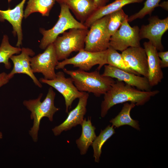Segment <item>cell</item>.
I'll list each match as a JSON object with an SVG mask.
<instances>
[{
	"mask_svg": "<svg viewBox=\"0 0 168 168\" xmlns=\"http://www.w3.org/2000/svg\"><path fill=\"white\" fill-rule=\"evenodd\" d=\"M159 92L157 90L141 91L117 80L104 94L101 105V116L105 117L111 107L119 104L130 102L136 105H143Z\"/></svg>",
	"mask_w": 168,
	"mask_h": 168,
	"instance_id": "obj_1",
	"label": "cell"
},
{
	"mask_svg": "<svg viewBox=\"0 0 168 168\" xmlns=\"http://www.w3.org/2000/svg\"><path fill=\"white\" fill-rule=\"evenodd\" d=\"M63 72L70 75L75 86L80 91L93 93L96 97L104 94L115 81L110 77L103 76L96 70L90 72L80 70Z\"/></svg>",
	"mask_w": 168,
	"mask_h": 168,
	"instance_id": "obj_2",
	"label": "cell"
},
{
	"mask_svg": "<svg viewBox=\"0 0 168 168\" xmlns=\"http://www.w3.org/2000/svg\"><path fill=\"white\" fill-rule=\"evenodd\" d=\"M42 95V94H40L37 99L24 100L23 102V105L31 112V119L34 120L33 126L29 133L35 142L37 140L39 125L42 118L47 117L52 121L54 114L59 110L54 105L55 93L52 87L49 89L46 97L41 102Z\"/></svg>",
	"mask_w": 168,
	"mask_h": 168,
	"instance_id": "obj_3",
	"label": "cell"
},
{
	"mask_svg": "<svg viewBox=\"0 0 168 168\" xmlns=\"http://www.w3.org/2000/svg\"><path fill=\"white\" fill-rule=\"evenodd\" d=\"M69 30L63 33L62 36H58L53 43L58 60L67 58L72 52L79 51L84 48L88 29Z\"/></svg>",
	"mask_w": 168,
	"mask_h": 168,
	"instance_id": "obj_4",
	"label": "cell"
},
{
	"mask_svg": "<svg viewBox=\"0 0 168 168\" xmlns=\"http://www.w3.org/2000/svg\"><path fill=\"white\" fill-rule=\"evenodd\" d=\"M60 5V12L58 20L55 25L48 30L42 28L40 29V32L43 35L40 45L41 49H45L49 44L53 43L59 35L68 29L73 28H88L74 17L65 4Z\"/></svg>",
	"mask_w": 168,
	"mask_h": 168,
	"instance_id": "obj_5",
	"label": "cell"
},
{
	"mask_svg": "<svg viewBox=\"0 0 168 168\" xmlns=\"http://www.w3.org/2000/svg\"><path fill=\"white\" fill-rule=\"evenodd\" d=\"M109 17V15L105 16L96 21L91 26L85 38V50L99 52L108 49L111 37L107 27Z\"/></svg>",
	"mask_w": 168,
	"mask_h": 168,
	"instance_id": "obj_6",
	"label": "cell"
},
{
	"mask_svg": "<svg viewBox=\"0 0 168 168\" xmlns=\"http://www.w3.org/2000/svg\"><path fill=\"white\" fill-rule=\"evenodd\" d=\"M78 52L73 57L58 62L55 69H63L66 65L71 64L74 67L86 71L90 70L93 66L98 65L97 69L99 71L103 66L107 64L108 49L101 52H91L83 49Z\"/></svg>",
	"mask_w": 168,
	"mask_h": 168,
	"instance_id": "obj_7",
	"label": "cell"
},
{
	"mask_svg": "<svg viewBox=\"0 0 168 168\" xmlns=\"http://www.w3.org/2000/svg\"><path fill=\"white\" fill-rule=\"evenodd\" d=\"M58 61L53 43L49 44L44 52L30 59L33 72L41 73L44 78L48 80L53 79L56 77L55 70Z\"/></svg>",
	"mask_w": 168,
	"mask_h": 168,
	"instance_id": "obj_8",
	"label": "cell"
},
{
	"mask_svg": "<svg viewBox=\"0 0 168 168\" xmlns=\"http://www.w3.org/2000/svg\"><path fill=\"white\" fill-rule=\"evenodd\" d=\"M128 22L125 20L110 39V45L122 52L129 47L141 46L139 27L137 26L131 27Z\"/></svg>",
	"mask_w": 168,
	"mask_h": 168,
	"instance_id": "obj_9",
	"label": "cell"
},
{
	"mask_svg": "<svg viewBox=\"0 0 168 168\" xmlns=\"http://www.w3.org/2000/svg\"><path fill=\"white\" fill-rule=\"evenodd\" d=\"M40 81L54 88L63 96L67 113L68 109L71 107L73 101L83 96L85 92L79 91L73 84L71 78H66L64 72L61 71L56 73V77L53 79L41 78L40 79Z\"/></svg>",
	"mask_w": 168,
	"mask_h": 168,
	"instance_id": "obj_10",
	"label": "cell"
},
{
	"mask_svg": "<svg viewBox=\"0 0 168 168\" xmlns=\"http://www.w3.org/2000/svg\"><path fill=\"white\" fill-rule=\"evenodd\" d=\"M149 23L142 25L139 29V36L141 40L148 39L156 49L162 51L164 47L161 42L163 35L168 29V17L160 19L157 16L148 19Z\"/></svg>",
	"mask_w": 168,
	"mask_h": 168,
	"instance_id": "obj_11",
	"label": "cell"
},
{
	"mask_svg": "<svg viewBox=\"0 0 168 168\" xmlns=\"http://www.w3.org/2000/svg\"><path fill=\"white\" fill-rule=\"evenodd\" d=\"M103 76L115 78L139 90L150 91L152 87L148 79L120 69L110 65H105Z\"/></svg>",
	"mask_w": 168,
	"mask_h": 168,
	"instance_id": "obj_12",
	"label": "cell"
},
{
	"mask_svg": "<svg viewBox=\"0 0 168 168\" xmlns=\"http://www.w3.org/2000/svg\"><path fill=\"white\" fill-rule=\"evenodd\" d=\"M121 55L128 67L138 75L147 78V58L144 48L141 46L129 47L122 51Z\"/></svg>",
	"mask_w": 168,
	"mask_h": 168,
	"instance_id": "obj_13",
	"label": "cell"
},
{
	"mask_svg": "<svg viewBox=\"0 0 168 168\" xmlns=\"http://www.w3.org/2000/svg\"><path fill=\"white\" fill-rule=\"evenodd\" d=\"M35 54V52L31 49L22 48L20 54L13 55L10 58L13 63V67L11 72L7 74L10 79L16 74H24L30 77L36 86L40 88L42 87V84L34 75L30 67V56H33Z\"/></svg>",
	"mask_w": 168,
	"mask_h": 168,
	"instance_id": "obj_14",
	"label": "cell"
},
{
	"mask_svg": "<svg viewBox=\"0 0 168 168\" xmlns=\"http://www.w3.org/2000/svg\"><path fill=\"white\" fill-rule=\"evenodd\" d=\"M89 96L88 93L85 92L83 96L79 98L77 106L68 113L66 120L52 129L55 135H58L64 131L70 130L73 127L81 124L86 112V106Z\"/></svg>",
	"mask_w": 168,
	"mask_h": 168,
	"instance_id": "obj_15",
	"label": "cell"
},
{
	"mask_svg": "<svg viewBox=\"0 0 168 168\" xmlns=\"http://www.w3.org/2000/svg\"><path fill=\"white\" fill-rule=\"evenodd\" d=\"M143 45L147 58V79L150 86L152 87L161 82L163 78L160 59L157 50L149 41L144 42Z\"/></svg>",
	"mask_w": 168,
	"mask_h": 168,
	"instance_id": "obj_16",
	"label": "cell"
},
{
	"mask_svg": "<svg viewBox=\"0 0 168 168\" xmlns=\"http://www.w3.org/2000/svg\"><path fill=\"white\" fill-rule=\"evenodd\" d=\"M26 1L22 0L12 9L0 10V21H3L5 20L8 21L12 26L13 33L17 36L18 40L16 44L17 47H20L22 43L21 23L24 17L23 8Z\"/></svg>",
	"mask_w": 168,
	"mask_h": 168,
	"instance_id": "obj_17",
	"label": "cell"
},
{
	"mask_svg": "<svg viewBox=\"0 0 168 168\" xmlns=\"http://www.w3.org/2000/svg\"><path fill=\"white\" fill-rule=\"evenodd\" d=\"M60 4H65L77 19L83 24L96 9L93 0H56Z\"/></svg>",
	"mask_w": 168,
	"mask_h": 168,
	"instance_id": "obj_18",
	"label": "cell"
},
{
	"mask_svg": "<svg viewBox=\"0 0 168 168\" xmlns=\"http://www.w3.org/2000/svg\"><path fill=\"white\" fill-rule=\"evenodd\" d=\"M144 0H115L112 3L96 9L87 18L84 25L88 28L95 21L111 13L122 9L125 5L140 3Z\"/></svg>",
	"mask_w": 168,
	"mask_h": 168,
	"instance_id": "obj_19",
	"label": "cell"
},
{
	"mask_svg": "<svg viewBox=\"0 0 168 168\" xmlns=\"http://www.w3.org/2000/svg\"><path fill=\"white\" fill-rule=\"evenodd\" d=\"M81 125L82 127L81 135L76 140V143L81 154L83 155L86 154L96 136L95 132L96 128L92 125L91 119L88 118L87 120L84 119Z\"/></svg>",
	"mask_w": 168,
	"mask_h": 168,
	"instance_id": "obj_20",
	"label": "cell"
},
{
	"mask_svg": "<svg viewBox=\"0 0 168 168\" xmlns=\"http://www.w3.org/2000/svg\"><path fill=\"white\" fill-rule=\"evenodd\" d=\"M136 106L135 103L125 102L120 112L115 118L112 119L110 122L116 128L122 126L128 125L134 128L139 130L140 128L138 121L132 119L130 116L131 110Z\"/></svg>",
	"mask_w": 168,
	"mask_h": 168,
	"instance_id": "obj_21",
	"label": "cell"
},
{
	"mask_svg": "<svg viewBox=\"0 0 168 168\" xmlns=\"http://www.w3.org/2000/svg\"><path fill=\"white\" fill-rule=\"evenodd\" d=\"M56 0H29L25 10L24 17L26 18L31 14L38 12L43 16H48Z\"/></svg>",
	"mask_w": 168,
	"mask_h": 168,
	"instance_id": "obj_22",
	"label": "cell"
},
{
	"mask_svg": "<svg viewBox=\"0 0 168 168\" xmlns=\"http://www.w3.org/2000/svg\"><path fill=\"white\" fill-rule=\"evenodd\" d=\"M115 133L113 126L109 125L104 130H101L100 134L96 137L91 145L93 149V156L96 162L98 163L100 161L103 145Z\"/></svg>",
	"mask_w": 168,
	"mask_h": 168,
	"instance_id": "obj_23",
	"label": "cell"
},
{
	"mask_svg": "<svg viewBox=\"0 0 168 168\" xmlns=\"http://www.w3.org/2000/svg\"><path fill=\"white\" fill-rule=\"evenodd\" d=\"M21 50L20 47L12 46L9 43L7 36L4 35L0 46V63H4L6 69H10L11 65L9 59L14 54H20Z\"/></svg>",
	"mask_w": 168,
	"mask_h": 168,
	"instance_id": "obj_24",
	"label": "cell"
},
{
	"mask_svg": "<svg viewBox=\"0 0 168 168\" xmlns=\"http://www.w3.org/2000/svg\"><path fill=\"white\" fill-rule=\"evenodd\" d=\"M107 57V64L114 67L127 72L139 75L136 72L128 67L125 63L121 54L109 46Z\"/></svg>",
	"mask_w": 168,
	"mask_h": 168,
	"instance_id": "obj_25",
	"label": "cell"
},
{
	"mask_svg": "<svg viewBox=\"0 0 168 168\" xmlns=\"http://www.w3.org/2000/svg\"><path fill=\"white\" fill-rule=\"evenodd\" d=\"M109 15L107 27L108 33L111 36L119 28L124 21L128 19V16L122 9Z\"/></svg>",
	"mask_w": 168,
	"mask_h": 168,
	"instance_id": "obj_26",
	"label": "cell"
},
{
	"mask_svg": "<svg viewBox=\"0 0 168 168\" xmlns=\"http://www.w3.org/2000/svg\"><path fill=\"white\" fill-rule=\"evenodd\" d=\"M161 0H146L143 7L138 12L128 17V22L137 19H142L147 15H150L155 9L159 6Z\"/></svg>",
	"mask_w": 168,
	"mask_h": 168,
	"instance_id": "obj_27",
	"label": "cell"
},
{
	"mask_svg": "<svg viewBox=\"0 0 168 168\" xmlns=\"http://www.w3.org/2000/svg\"><path fill=\"white\" fill-rule=\"evenodd\" d=\"M160 59V66L161 68L168 67V51H160L158 53Z\"/></svg>",
	"mask_w": 168,
	"mask_h": 168,
	"instance_id": "obj_28",
	"label": "cell"
},
{
	"mask_svg": "<svg viewBox=\"0 0 168 168\" xmlns=\"http://www.w3.org/2000/svg\"><path fill=\"white\" fill-rule=\"evenodd\" d=\"M10 79L9 78L8 74L5 72L0 73V87L3 85L7 84L9 81ZM2 135L0 132V139L2 138Z\"/></svg>",
	"mask_w": 168,
	"mask_h": 168,
	"instance_id": "obj_29",
	"label": "cell"
},
{
	"mask_svg": "<svg viewBox=\"0 0 168 168\" xmlns=\"http://www.w3.org/2000/svg\"><path fill=\"white\" fill-rule=\"evenodd\" d=\"M96 9L100 8L105 6L110 0H93Z\"/></svg>",
	"mask_w": 168,
	"mask_h": 168,
	"instance_id": "obj_30",
	"label": "cell"
},
{
	"mask_svg": "<svg viewBox=\"0 0 168 168\" xmlns=\"http://www.w3.org/2000/svg\"><path fill=\"white\" fill-rule=\"evenodd\" d=\"M162 8L168 11V2L165 1L159 4V6Z\"/></svg>",
	"mask_w": 168,
	"mask_h": 168,
	"instance_id": "obj_31",
	"label": "cell"
}]
</instances>
